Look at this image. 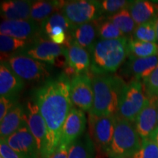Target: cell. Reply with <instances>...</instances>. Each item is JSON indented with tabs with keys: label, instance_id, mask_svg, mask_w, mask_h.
Segmentation results:
<instances>
[{
	"label": "cell",
	"instance_id": "cell-5",
	"mask_svg": "<svg viewBox=\"0 0 158 158\" xmlns=\"http://www.w3.org/2000/svg\"><path fill=\"white\" fill-rule=\"evenodd\" d=\"M147 100L142 82L135 80L130 81L122 89L116 115L131 123L135 122L136 117L145 106Z\"/></svg>",
	"mask_w": 158,
	"mask_h": 158
},
{
	"label": "cell",
	"instance_id": "cell-10",
	"mask_svg": "<svg viewBox=\"0 0 158 158\" xmlns=\"http://www.w3.org/2000/svg\"><path fill=\"white\" fill-rule=\"evenodd\" d=\"M70 99L83 111H90L94 99L92 78L88 73L76 75L70 79Z\"/></svg>",
	"mask_w": 158,
	"mask_h": 158
},
{
	"label": "cell",
	"instance_id": "cell-21",
	"mask_svg": "<svg viewBox=\"0 0 158 158\" xmlns=\"http://www.w3.org/2000/svg\"><path fill=\"white\" fill-rule=\"evenodd\" d=\"M101 18L78 26L70 34L73 40L89 52L97 41V37H98V29Z\"/></svg>",
	"mask_w": 158,
	"mask_h": 158
},
{
	"label": "cell",
	"instance_id": "cell-40",
	"mask_svg": "<svg viewBox=\"0 0 158 158\" xmlns=\"http://www.w3.org/2000/svg\"><path fill=\"white\" fill-rule=\"evenodd\" d=\"M0 158H3V157H0Z\"/></svg>",
	"mask_w": 158,
	"mask_h": 158
},
{
	"label": "cell",
	"instance_id": "cell-37",
	"mask_svg": "<svg viewBox=\"0 0 158 158\" xmlns=\"http://www.w3.org/2000/svg\"><path fill=\"white\" fill-rule=\"evenodd\" d=\"M149 138L150 139L153 140V141H155L158 146V127L155 130V131H154V133L152 134V135L150 136Z\"/></svg>",
	"mask_w": 158,
	"mask_h": 158
},
{
	"label": "cell",
	"instance_id": "cell-25",
	"mask_svg": "<svg viewBox=\"0 0 158 158\" xmlns=\"http://www.w3.org/2000/svg\"><path fill=\"white\" fill-rule=\"evenodd\" d=\"M34 40H25L5 35H0L1 62H7L10 57L30 45Z\"/></svg>",
	"mask_w": 158,
	"mask_h": 158
},
{
	"label": "cell",
	"instance_id": "cell-22",
	"mask_svg": "<svg viewBox=\"0 0 158 158\" xmlns=\"http://www.w3.org/2000/svg\"><path fill=\"white\" fill-rule=\"evenodd\" d=\"M127 9L136 26H138L155 19L158 13V2L146 0L130 1Z\"/></svg>",
	"mask_w": 158,
	"mask_h": 158
},
{
	"label": "cell",
	"instance_id": "cell-28",
	"mask_svg": "<svg viewBox=\"0 0 158 158\" xmlns=\"http://www.w3.org/2000/svg\"><path fill=\"white\" fill-rule=\"evenodd\" d=\"M128 51L130 55L140 58H146L158 55V45L155 43L143 42L129 38Z\"/></svg>",
	"mask_w": 158,
	"mask_h": 158
},
{
	"label": "cell",
	"instance_id": "cell-32",
	"mask_svg": "<svg viewBox=\"0 0 158 158\" xmlns=\"http://www.w3.org/2000/svg\"><path fill=\"white\" fill-rule=\"evenodd\" d=\"M147 98L158 96V65L147 78L142 81Z\"/></svg>",
	"mask_w": 158,
	"mask_h": 158
},
{
	"label": "cell",
	"instance_id": "cell-1",
	"mask_svg": "<svg viewBox=\"0 0 158 158\" xmlns=\"http://www.w3.org/2000/svg\"><path fill=\"white\" fill-rule=\"evenodd\" d=\"M70 92V79L64 73L47 79L34 92L33 101L46 125L45 158H49L60 144L63 125L72 109Z\"/></svg>",
	"mask_w": 158,
	"mask_h": 158
},
{
	"label": "cell",
	"instance_id": "cell-39",
	"mask_svg": "<svg viewBox=\"0 0 158 158\" xmlns=\"http://www.w3.org/2000/svg\"><path fill=\"white\" fill-rule=\"evenodd\" d=\"M157 122H158V113H157Z\"/></svg>",
	"mask_w": 158,
	"mask_h": 158
},
{
	"label": "cell",
	"instance_id": "cell-2",
	"mask_svg": "<svg viewBox=\"0 0 158 158\" xmlns=\"http://www.w3.org/2000/svg\"><path fill=\"white\" fill-rule=\"evenodd\" d=\"M127 37L115 40H98L89 51L91 68L94 76L114 73L129 56Z\"/></svg>",
	"mask_w": 158,
	"mask_h": 158
},
{
	"label": "cell",
	"instance_id": "cell-20",
	"mask_svg": "<svg viewBox=\"0 0 158 158\" xmlns=\"http://www.w3.org/2000/svg\"><path fill=\"white\" fill-rule=\"evenodd\" d=\"M68 65L76 75L86 74L91 68L89 52L76 42L72 41L68 46Z\"/></svg>",
	"mask_w": 158,
	"mask_h": 158
},
{
	"label": "cell",
	"instance_id": "cell-35",
	"mask_svg": "<svg viewBox=\"0 0 158 158\" xmlns=\"http://www.w3.org/2000/svg\"><path fill=\"white\" fill-rule=\"evenodd\" d=\"M0 155L3 158H22L2 140L0 141Z\"/></svg>",
	"mask_w": 158,
	"mask_h": 158
},
{
	"label": "cell",
	"instance_id": "cell-36",
	"mask_svg": "<svg viewBox=\"0 0 158 158\" xmlns=\"http://www.w3.org/2000/svg\"><path fill=\"white\" fill-rule=\"evenodd\" d=\"M69 148H70V146L60 143L56 151L49 157V158H68Z\"/></svg>",
	"mask_w": 158,
	"mask_h": 158
},
{
	"label": "cell",
	"instance_id": "cell-17",
	"mask_svg": "<svg viewBox=\"0 0 158 158\" xmlns=\"http://www.w3.org/2000/svg\"><path fill=\"white\" fill-rule=\"evenodd\" d=\"M27 125L26 108L17 103L10 110L2 120L0 121V138L5 141L20 128Z\"/></svg>",
	"mask_w": 158,
	"mask_h": 158
},
{
	"label": "cell",
	"instance_id": "cell-19",
	"mask_svg": "<svg viewBox=\"0 0 158 158\" xmlns=\"http://www.w3.org/2000/svg\"><path fill=\"white\" fill-rule=\"evenodd\" d=\"M33 1L29 0H7L0 5L1 16L5 21L31 20V7Z\"/></svg>",
	"mask_w": 158,
	"mask_h": 158
},
{
	"label": "cell",
	"instance_id": "cell-33",
	"mask_svg": "<svg viewBox=\"0 0 158 158\" xmlns=\"http://www.w3.org/2000/svg\"><path fill=\"white\" fill-rule=\"evenodd\" d=\"M130 1L126 0H103L100 1L101 8L103 13L113 15L124 9H127Z\"/></svg>",
	"mask_w": 158,
	"mask_h": 158
},
{
	"label": "cell",
	"instance_id": "cell-16",
	"mask_svg": "<svg viewBox=\"0 0 158 158\" xmlns=\"http://www.w3.org/2000/svg\"><path fill=\"white\" fill-rule=\"evenodd\" d=\"M86 125V118L84 111L72 108L63 125L60 143L70 146L84 133Z\"/></svg>",
	"mask_w": 158,
	"mask_h": 158
},
{
	"label": "cell",
	"instance_id": "cell-4",
	"mask_svg": "<svg viewBox=\"0 0 158 158\" xmlns=\"http://www.w3.org/2000/svg\"><path fill=\"white\" fill-rule=\"evenodd\" d=\"M142 139L135 126L127 120L115 115L113 139L107 155L109 158H132L141 149Z\"/></svg>",
	"mask_w": 158,
	"mask_h": 158
},
{
	"label": "cell",
	"instance_id": "cell-38",
	"mask_svg": "<svg viewBox=\"0 0 158 158\" xmlns=\"http://www.w3.org/2000/svg\"><path fill=\"white\" fill-rule=\"evenodd\" d=\"M155 21V31H156V37H157V44L158 45V13L156 15V17L154 19Z\"/></svg>",
	"mask_w": 158,
	"mask_h": 158
},
{
	"label": "cell",
	"instance_id": "cell-7",
	"mask_svg": "<svg viewBox=\"0 0 158 158\" xmlns=\"http://www.w3.org/2000/svg\"><path fill=\"white\" fill-rule=\"evenodd\" d=\"M59 12L75 27L98 20L103 14L100 2L95 0L63 1Z\"/></svg>",
	"mask_w": 158,
	"mask_h": 158
},
{
	"label": "cell",
	"instance_id": "cell-23",
	"mask_svg": "<svg viewBox=\"0 0 158 158\" xmlns=\"http://www.w3.org/2000/svg\"><path fill=\"white\" fill-rule=\"evenodd\" d=\"M63 1H33L31 7V19L40 25L51 15L59 11Z\"/></svg>",
	"mask_w": 158,
	"mask_h": 158
},
{
	"label": "cell",
	"instance_id": "cell-6",
	"mask_svg": "<svg viewBox=\"0 0 158 158\" xmlns=\"http://www.w3.org/2000/svg\"><path fill=\"white\" fill-rule=\"evenodd\" d=\"M19 53L59 68H64L68 65L67 47L57 45L50 40L44 39L41 36L34 40L30 45Z\"/></svg>",
	"mask_w": 158,
	"mask_h": 158
},
{
	"label": "cell",
	"instance_id": "cell-9",
	"mask_svg": "<svg viewBox=\"0 0 158 158\" xmlns=\"http://www.w3.org/2000/svg\"><path fill=\"white\" fill-rule=\"evenodd\" d=\"M91 137L96 149L107 155L113 139L115 128V115L97 116L89 114Z\"/></svg>",
	"mask_w": 158,
	"mask_h": 158
},
{
	"label": "cell",
	"instance_id": "cell-11",
	"mask_svg": "<svg viewBox=\"0 0 158 158\" xmlns=\"http://www.w3.org/2000/svg\"><path fill=\"white\" fill-rule=\"evenodd\" d=\"M5 141L22 158H41L37 143L28 125L20 128Z\"/></svg>",
	"mask_w": 158,
	"mask_h": 158
},
{
	"label": "cell",
	"instance_id": "cell-18",
	"mask_svg": "<svg viewBox=\"0 0 158 158\" xmlns=\"http://www.w3.org/2000/svg\"><path fill=\"white\" fill-rule=\"evenodd\" d=\"M24 86V82L6 62L0 64V96L15 98Z\"/></svg>",
	"mask_w": 158,
	"mask_h": 158
},
{
	"label": "cell",
	"instance_id": "cell-12",
	"mask_svg": "<svg viewBox=\"0 0 158 158\" xmlns=\"http://www.w3.org/2000/svg\"><path fill=\"white\" fill-rule=\"evenodd\" d=\"M158 96L148 98L143 109L135 120V128L141 138H149L158 127Z\"/></svg>",
	"mask_w": 158,
	"mask_h": 158
},
{
	"label": "cell",
	"instance_id": "cell-8",
	"mask_svg": "<svg viewBox=\"0 0 158 158\" xmlns=\"http://www.w3.org/2000/svg\"><path fill=\"white\" fill-rule=\"evenodd\" d=\"M4 62L7 63L18 76L27 81H39L48 77L50 73L46 63L21 53L13 55Z\"/></svg>",
	"mask_w": 158,
	"mask_h": 158
},
{
	"label": "cell",
	"instance_id": "cell-30",
	"mask_svg": "<svg viewBox=\"0 0 158 158\" xmlns=\"http://www.w3.org/2000/svg\"><path fill=\"white\" fill-rule=\"evenodd\" d=\"M125 37L122 31L108 19L100 21L98 29L100 40H115Z\"/></svg>",
	"mask_w": 158,
	"mask_h": 158
},
{
	"label": "cell",
	"instance_id": "cell-3",
	"mask_svg": "<svg viewBox=\"0 0 158 158\" xmlns=\"http://www.w3.org/2000/svg\"><path fill=\"white\" fill-rule=\"evenodd\" d=\"M94 99L89 114L100 116H114L118 100L126 84L118 76L98 75L92 78Z\"/></svg>",
	"mask_w": 158,
	"mask_h": 158
},
{
	"label": "cell",
	"instance_id": "cell-13",
	"mask_svg": "<svg viewBox=\"0 0 158 158\" xmlns=\"http://www.w3.org/2000/svg\"><path fill=\"white\" fill-rule=\"evenodd\" d=\"M0 32L2 35L25 40H34L41 36L40 25L33 20H3L0 25Z\"/></svg>",
	"mask_w": 158,
	"mask_h": 158
},
{
	"label": "cell",
	"instance_id": "cell-14",
	"mask_svg": "<svg viewBox=\"0 0 158 158\" xmlns=\"http://www.w3.org/2000/svg\"><path fill=\"white\" fill-rule=\"evenodd\" d=\"M27 125L37 143L40 155L45 158V143H46V125L41 115L38 106L34 101H29L26 106Z\"/></svg>",
	"mask_w": 158,
	"mask_h": 158
},
{
	"label": "cell",
	"instance_id": "cell-31",
	"mask_svg": "<svg viewBox=\"0 0 158 158\" xmlns=\"http://www.w3.org/2000/svg\"><path fill=\"white\" fill-rule=\"evenodd\" d=\"M132 158H158L157 144L150 138H143L141 149Z\"/></svg>",
	"mask_w": 158,
	"mask_h": 158
},
{
	"label": "cell",
	"instance_id": "cell-24",
	"mask_svg": "<svg viewBox=\"0 0 158 158\" xmlns=\"http://www.w3.org/2000/svg\"><path fill=\"white\" fill-rule=\"evenodd\" d=\"M95 146L88 133H84L70 146L68 158H94Z\"/></svg>",
	"mask_w": 158,
	"mask_h": 158
},
{
	"label": "cell",
	"instance_id": "cell-26",
	"mask_svg": "<svg viewBox=\"0 0 158 158\" xmlns=\"http://www.w3.org/2000/svg\"><path fill=\"white\" fill-rule=\"evenodd\" d=\"M59 27L64 30L68 35H70L76 27L72 24L70 21L61 12H56L40 24L41 36H48L49 31L54 28Z\"/></svg>",
	"mask_w": 158,
	"mask_h": 158
},
{
	"label": "cell",
	"instance_id": "cell-15",
	"mask_svg": "<svg viewBox=\"0 0 158 158\" xmlns=\"http://www.w3.org/2000/svg\"><path fill=\"white\" fill-rule=\"evenodd\" d=\"M158 65V55L140 58L133 55L127 56V60L124 62L122 69L124 76L130 77L131 81H143L147 78Z\"/></svg>",
	"mask_w": 158,
	"mask_h": 158
},
{
	"label": "cell",
	"instance_id": "cell-34",
	"mask_svg": "<svg viewBox=\"0 0 158 158\" xmlns=\"http://www.w3.org/2000/svg\"><path fill=\"white\" fill-rule=\"evenodd\" d=\"M15 102H16L15 98H6V97L0 98V121L3 119L10 110L17 103Z\"/></svg>",
	"mask_w": 158,
	"mask_h": 158
},
{
	"label": "cell",
	"instance_id": "cell-29",
	"mask_svg": "<svg viewBox=\"0 0 158 158\" xmlns=\"http://www.w3.org/2000/svg\"><path fill=\"white\" fill-rule=\"evenodd\" d=\"M132 38L143 42L157 43L155 21L152 20L147 23L137 26L132 35Z\"/></svg>",
	"mask_w": 158,
	"mask_h": 158
},
{
	"label": "cell",
	"instance_id": "cell-27",
	"mask_svg": "<svg viewBox=\"0 0 158 158\" xmlns=\"http://www.w3.org/2000/svg\"><path fill=\"white\" fill-rule=\"evenodd\" d=\"M106 19L116 25L127 37L133 35V31L137 27L127 8L122 10L115 14L108 15Z\"/></svg>",
	"mask_w": 158,
	"mask_h": 158
}]
</instances>
